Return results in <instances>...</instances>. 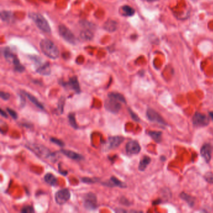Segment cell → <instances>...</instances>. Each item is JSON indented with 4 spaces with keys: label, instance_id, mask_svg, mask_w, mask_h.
<instances>
[{
    "label": "cell",
    "instance_id": "obj_1",
    "mask_svg": "<svg viewBox=\"0 0 213 213\" xmlns=\"http://www.w3.org/2000/svg\"><path fill=\"white\" fill-rule=\"evenodd\" d=\"M40 45L42 52L48 58L55 60L59 57V49L52 41L48 39H43L40 42Z\"/></svg>",
    "mask_w": 213,
    "mask_h": 213
},
{
    "label": "cell",
    "instance_id": "obj_2",
    "mask_svg": "<svg viewBox=\"0 0 213 213\" xmlns=\"http://www.w3.org/2000/svg\"><path fill=\"white\" fill-rule=\"evenodd\" d=\"M26 148L32 151L35 154H36L38 157L44 158V159H51V160L54 159L55 161V154L54 152H51V151L48 149L46 147L44 146L43 145L39 144H32L29 143L28 144L26 145Z\"/></svg>",
    "mask_w": 213,
    "mask_h": 213
},
{
    "label": "cell",
    "instance_id": "obj_3",
    "mask_svg": "<svg viewBox=\"0 0 213 213\" xmlns=\"http://www.w3.org/2000/svg\"><path fill=\"white\" fill-rule=\"evenodd\" d=\"M29 15L30 18L32 19L39 29L47 33H49L51 32V28L48 22L41 14L37 13H30Z\"/></svg>",
    "mask_w": 213,
    "mask_h": 213
},
{
    "label": "cell",
    "instance_id": "obj_4",
    "mask_svg": "<svg viewBox=\"0 0 213 213\" xmlns=\"http://www.w3.org/2000/svg\"><path fill=\"white\" fill-rule=\"evenodd\" d=\"M104 108L108 111L116 114L121 108V102L113 98H108L104 101Z\"/></svg>",
    "mask_w": 213,
    "mask_h": 213
},
{
    "label": "cell",
    "instance_id": "obj_5",
    "mask_svg": "<svg viewBox=\"0 0 213 213\" xmlns=\"http://www.w3.org/2000/svg\"><path fill=\"white\" fill-rule=\"evenodd\" d=\"M4 56L6 60L10 63L13 64L15 66V69L16 71L23 72L24 70V68L20 63L16 56L13 54V53L7 49H5L4 51Z\"/></svg>",
    "mask_w": 213,
    "mask_h": 213
},
{
    "label": "cell",
    "instance_id": "obj_6",
    "mask_svg": "<svg viewBox=\"0 0 213 213\" xmlns=\"http://www.w3.org/2000/svg\"><path fill=\"white\" fill-rule=\"evenodd\" d=\"M83 206L87 210H95L98 207L96 196L93 193L85 194L83 198Z\"/></svg>",
    "mask_w": 213,
    "mask_h": 213
},
{
    "label": "cell",
    "instance_id": "obj_7",
    "mask_svg": "<svg viewBox=\"0 0 213 213\" xmlns=\"http://www.w3.org/2000/svg\"><path fill=\"white\" fill-rule=\"evenodd\" d=\"M59 33L64 40L69 43L74 44L76 43V38L73 33L65 25L59 26Z\"/></svg>",
    "mask_w": 213,
    "mask_h": 213
},
{
    "label": "cell",
    "instance_id": "obj_8",
    "mask_svg": "<svg viewBox=\"0 0 213 213\" xmlns=\"http://www.w3.org/2000/svg\"><path fill=\"white\" fill-rule=\"evenodd\" d=\"M71 197V194L68 189H63L56 192L55 198L56 203L59 205L65 204Z\"/></svg>",
    "mask_w": 213,
    "mask_h": 213
},
{
    "label": "cell",
    "instance_id": "obj_9",
    "mask_svg": "<svg viewBox=\"0 0 213 213\" xmlns=\"http://www.w3.org/2000/svg\"><path fill=\"white\" fill-rule=\"evenodd\" d=\"M146 116L148 119L152 122L161 124L162 125H167L165 121L161 116L152 109L148 108L146 111Z\"/></svg>",
    "mask_w": 213,
    "mask_h": 213
},
{
    "label": "cell",
    "instance_id": "obj_10",
    "mask_svg": "<svg viewBox=\"0 0 213 213\" xmlns=\"http://www.w3.org/2000/svg\"><path fill=\"white\" fill-rule=\"evenodd\" d=\"M193 123L196 126H206L209 123V118L204 114L196 113L193 118Z\"/></svg>",
    "mask_w": 213,
    "mask_h": 213
},
{
    "label": "cell",
    "instance_id": "obj_11",
    "mask_svg": "<svg viewBox=\"0 0 213 213\" xmlns=\"http://www.w3.org/2000/svg\"><path fill=\"white\" fill-rule=\"evenodd\" d=\"M140 151L141 146L136 141H130L126 145V151L129 154H137Z\"/></svg>",
    "mask_w": 213,
    "mask_h": 213
},
{
    "label": "cell",
    "instance_id": "obj_12",
    "mask_svg": "<svg viewBox=\"0 0 213 213\" xmlns=\"http://www.w3.org/2000/svg\"><path fill=\"white\" fill-rule=\"evenodd\" d=\"M212 148L211 144H205L201 149V155L204 159V160L207 163H209L211 159Z\"/></svg>",
    "mask_w": 213,
    "mask_h": 213
},
{
    "label": "cell",
    "instance_id": "obj_13",
    "mask_svg": "<svg viewBox=\"0 0 213 213\" xmlns=\"http://www.w3.org/2000/svg\"><path fill=\"white\" fill-rule=\"evenodd\" d=\"M103 185L108 186V187H119L121 188H126V184L119 180L117 178L112 176L108 181L102 183Z\"/></svg>",
    "mask_w": 213,
    "mask_h": 213
},
{
    "label": "cell",
    "instance_id": "obj_14",
    "mask_svg": "<svg viewBox=\"0 0 213 213\" xmlns=\"http://www.w3.org/2000/svg\"><path fill=\"white\" fill-rule=\"evenodd\" d=\"M63 85L66 87L69 88L71 90L74 91L76 93H79L81 92L80 86H79V82L76 77H73L69 79V80L67 83H65Z\"/></svg>",
    "mask_w": 213,
    "mask_h": 213
},
{
    "label": "cell",
    "instance_id": "obj_15",
    "mask_svg": "<svg viewBox=\"0 0 213 213\" xmlns=\"http://www.w3.org/2000/svg\"><path fill=\"white\" fill-rule=\"evenodd\" d=\"M124 140V138L122 136H113L110 137L107 142L108 148L109 149H115L118 148Z\"/></svg>",
    "mask_w": 213,
    "mask_h": 213
},
{
    "label": "cell",
    "instance_id": "obj_16",
    "mask_svg": "<svg viewBox=\"0 0 213 213\" xmlns=\"http://www.w3.org/2000/svg\"><path fill=\"white\" fill-rule=\"evenodd\" d=\"M61 152L62 154H65L67 157H68L70 159H74L76 161H81L84 159V157L81 156V154H79L77 152H75L74 151H70V150H66V149H61Z\"/></svg>",
    "mask_w": 213,
    "mask_h": 213
},
{
    "label": "cell",
    "instance_id": "obj_17",
    "mask_svg": "<svg viewBox=\"0 0 213 213\" xmlns=\"http://www.w3.org/2000/svg\"><path fill=\"white\" fill-rule=\"evenodd\" d=\"M21 91L24 93V94L26 97L28 98V99L33 104H34L36 106V107H37L38 108L40 109V110H44V106L42 104V103H41V102L37 99V98H36V97H35L34 96H33L31 94L28 93L26 92V91Z\"/></svg>",
    "mask_w": 213,
    "mask_h": 213
},
{
    "label": "cell",
    "instance_id": "obj_18",
    "mask_svg": "<svg viewBox=\"0 0 213 213\" xmlns=\"http://www.w3.org/2000/svg\"><path fill=\"white\" fill-rule=\"evenodd\" d=\"M39 62V61H38ZM36 71L42 75L47 76L50 74L51 73V69L48 63H44V64H41V63L39 62V66L36 69Z\"/></svg>",
    "mask_w": 213,
    "mask_h": 213
},
{
    "label": "cell",
    "instance_id": "obj_19",
    "mask_svg": "<svg viewBox=\"0 0 213 213\" xmlns=\"http://www.w3.org/2000/svg\"><path fill=\"white\" fill-rule=\"evenodd\" d=\"M151 159L149 156H144L140 162L139 166H138L139 170L141 171H144L146 169L147 166L151 163Z\"/></svg>",
    "mask_w": 213,
    "mask_h": 213
},
{
    "label": "cell",
    "instance_id": "obj_20",
    "mask_svg": "<svg viewBox=\"0 0 213 213\" xmlns=\"http://www.w3.org/2000/svg\"><path fill=\"white\" fill-rule=\"evenodd\" d=\"M44 179L46 182H47L48 184L55 186L57 184V178L54 175L51 173H47L44 177Z\"/></svg>",
    "mask_w": 213,
    "mask_h": 213
},
{
    "label": "cell",
    "instance_id": "obj_21",
    "mask_svg": "<svg viewBox=\"0 0 213 213\" xmlns=\"http://www.w3.org/2000/svg\"><path fill=\"white\" fill-rule=\"evenodd\" d=\"M148 135L156 143H161L162 141V132L160 131H149Z\"/></svg>",
    "mask_w": 213,
    "mask_h": 213
},
{
    "label": "cell",
    "instance_id": "obj_22",
    "mask_svg": "<svg viewBox=\"0 0 213 213\" xmlns=\"http://www.w3.org/2000/svg\"><path fill=\"white\" fill-rule=\"evenodd\" d=\"M117 28L116 22L113 20H109L104 24V29L108 31H115Z\"/></svg>",
    "mask_w": 213,
    "mask_h": 213
},
{
    "label": "cell",
    "instance_id": "obj_23",
    "mask_svg": "<svg viewBox=\"0 0 213 213\" xmlns=\"http://www.w3.org/2000/svg\"><path fill=\"white\" fill-rule=\"evenodd\" d=\"M108 97L111 98H113L116 100H118V101L121 102V103H126V99L124 97V96L123 94H121V93H115V92L110 93L108 94Z\"/></svg>",
    "mask_w": 213,
    "mask_h": 213
},
{
    "label": "cell",
    "instance_id": "obj_24",
    "mask_svg": "<svg viewBox=\"0 0 213 213\" xmlns=\"http://www.w3.org/2000/svg\"><path fill=\"white\" fill-rule=\"evenodd\" d=\"M181 199L184 200L186 202H187V203L191 206H193L194 205V199L191 197V196L186 194L185 193H182L180 195Z\"/></svg>",
    "mask_w": 213,
    "mask_h": 213
},
{
    "label": "cell",
    "instance_id": "obj_25",
    "mask_svg": "<svg viewBox=\"0 0 213 213\" xmlns=\"http://www.w3.org/2000/svg\"><path fill=\"white\" fill-rule=\"evenodd\" d=\"M122 12L124 16H131L135 14V11L132 8L130 7L129 6L125 5L122 8Z\"/></svg>",
    "mask_w": 213,
    "mask_h": 213
},
{
    "label": "cell",
    "instance_id": "obj_26",
    "mask_svg": "<svg viewBox=\"0 0 213 213\" xmlns=\"http://www.w3.org/2000/svg\"><path fill=\"white\" fill-rule=\"evenodd\" d=\"M68 120L70 125L74 128V129H77L78 126L76 123V118H75V115L74 113H69L68 115Z\"/></svg>",
    "mask_w": 213,
    "mask_h": 213
},
{
    "label": "cell",
    "instance_id": "obj_27",
    "mask_svg": "<svg viewBox=\"0 0 213 213\" xmlns=\"http://www.w3.org/2000/svg\"><path fill=\"white\" fill-rule=\"evenodd\" d=\"M1 17L2 20L4 21H8L10 22L13 18V15L10 11H2L1 14Z\"/></svg>",
    "mask_w": 213,
    "mask_h": 213
},
{
    "label": "cell",
    "instance_id": "obj_28",
    "mask_svg": "<svg viewBox=\"0 0 213 213\" xmlns=\"http://www.w3.org/2000/svg\"><path fill=\"white\" fill-rule=\"evenodd\" d=\"M81 36L83 40H90L93 37V34L88 31H84L81 33Z\"/></svg>",
    "mask_w": 213,
    "mask_h": 213
},
{
    "label": "cell",
    "instance_id": "obj_29",
    "mask_svg": "<svg viewBox=\"0 0 213 213\" xmlns=\"http://www.w3.org/2000/svg\"><path fill=\"white\" fill-rule=\"evenodd\" d=\"M81 181H82L83 182L90 184V183H95V182H98V181H99V179L98 178H82Z\"/></svg>",
    "mask_w": 213,
    "mask_h": 213
},
{
    "label": "cell",
    "instance_id": "obj_30",
    "mask_svg": "<svg viewBox=\"0 0 213 213\" xmlns=\"http://www.w3.org/2000/svg\"><path fill=\"white\" fill-rule=\"evenodd\" d=\"M21 212L23 213H32L35 212V210L32 206H26L22 208V209L21 210Z\"/></svg>",
    "mask_w": 213,
    "mask_h": 213
},
{
    "label": "cell",
    "instance_id": "obj_31",
    "mask_svg": "<svg viewBox=\"0 0 213 213\" xmlns=\"http://www.w3.org/2000/svg\"><path fill=\"white\" fill-rule=\"evenodd\" d=\"M50 141L53 143H55L56 144H57L58 146H60V147H63L65 146V143L60 140L58 139V138H51L50 139Z\"/></svg>",
    "mask_w": 213,
    "mask_h": 213
},
{
    "label": "cell",
    "instance_id": "obj_32",
    "mask_svg": "<svg viewBox=\"0 0 213 213\" xmlns=\"http://www.w3.org/2000/svg\"><path fill=\"white\" fill-rule=\"evenodd\" d=\"M65 99L63 97H61L59 101V104H58V110L60 111V112L61 113H63V108H64V105H65Z\"/></svg>",
    "mask_w": 213,
    "mask_h": 213
},
{
    "label": "cell",
    "instance_id": "obj_33",
    "mask_svg": "<svg viewBox=\"0 0 213 213\" xmlns=\"http://www.w3.org/2000/svg\"><path fill=\"white\" fill-rule=\"evenodd\" d=\"M204 179L209 183L213 184V174L212 173H207L204 176Z\"/></svg>",
    "mask_w": 213,
    "mask_h": 213
},
{
    "label": "cell",
    "instance_id": "obj_34",
    "mask_svg": "<svg viewBox=\"0 0 213 213\" xmlns=\"http://www.w3.org/2000/svg\"><path fill=\"white\" fill-rule=\"evenodd\" d=\"M6 110H7L8 113L10 114V115L14 119H16L18 118V114H17V113H16L15 110H12V109H11V108H8L6 109Z\"/></svg>",
    "mask_w": 213,
    "mask_h": 213
},
{
    "label": "cell",
    "instance_id": "obj_35",
    "mask_svg": "<svg viewBox=\"0 0 213 213\" xmlns=\"http://www.w3.org/2000/svg\"><path fill=\"white\" fill-rule=\"evenodd\" d=\"M128 111H129V114H130V115H131V116L133 120L136 121V122L140 121V118L137 115H136L131 109H128Z\"/></svg>",
    "mask_w": 213,
    "mask_h": 213
},
{
    "label": "cell",
    "instance_id": "obj_36",
    "mask_svg": "<svg viewBox=\"0 0 213 213\" xmlns=\"http://www.w3.org/2000/svg\"><path fill=\"white\" fill-rule=\"evenodd\" d=\"M0 96H1L2 99H3L5 101H7L10 99V94L8 93H5L3 91H1V93H0Z\"/></svg>",
    "mask_w": 213,
    "mask_h": 213
},
{
    "label": "cell",
    "instance_id": "obj_37",
    "mask_svg": "<svg viewBox=\"0 0 213 213\" xmlns=\"http://www.w3.org/2000/svg\"><path fill=\"white\" fill-rule=\"evenodd\" d=\"M1 115H2V116H3L5 118H8V115H7L5 111H4L2 109L1 110Z\"/></svg>",
    "mask_w": 213,
    "mask_h": 213
},
{
    "label": "cell",
    "instance_id": "obj_38",
    "mask_svg": "<svg viewBox=\"0 0 213 213\" xmlns=\"http://www.w3.org/2000/svg\"><path fill=\"white\" fill-rule=\"evenodd\" d=\"M209 116H210L211 118L213 120V112H210L209 113Z\"/></svg>",
    "mask_w": 213,
    "mask_h": 213
},
{
    "label": "cell",
    "instance_id": "obj_39",
    "mask_svg": "<svg viewBox=\"0 0 213 213\" xmlns=\"http://www.w3.org/2000/svg\"><path fill=\"white\" fill-rule=\"evenodd\" d=\"M148 1H155V0H148Z\"/></svg>",
    "mask_w": 213,
    "mask_h": 213
}]
</instances>
